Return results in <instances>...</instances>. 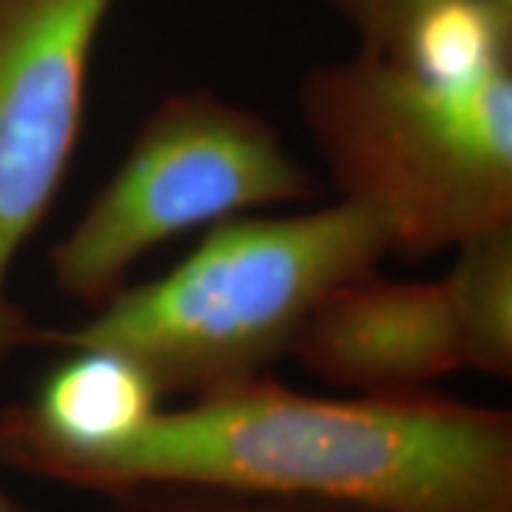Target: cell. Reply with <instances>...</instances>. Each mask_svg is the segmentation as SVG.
Instances as JSON below:
<instances>
[{"instance_id": "obj_1", "label": "cell", "mask_w": 512, "mask_h": 512, "mask_svg": "<svg viewBox=\"0 0 512 512\" xmlns=\"http://www.w3.org/2000/svg\"><path fill=\"white\" fill-rule=\"evenodd\" d=\"M32 478L109 495L194 484L350 512H512V413L410 393L316 396L268 373L160 407L126 444Z\"/></svg>"}, {"instance_id": "obj_2", "label": "cell", "mask_w": 512, "mask_h": 512, "mask_svg": "<svg viewBox=\"0 0 512 512\" xmlns=\"http://www.w3.org/2000/svg\"><path fill=\"white\" fill-rule=\"evenodd\" d=\"M393 254L373 208L336 200L211 225L168 274L123 285L74 328L40 333L60 350H109L143 367L163 396H200L268 373L333 288Z\"/></svg>"}, {"instance_id": "obj_3", "label": "cell", "mask_w": 512, "mask_h": 512, "mask_svg": "<svg viewBox=\"0 0 512 512\" xmlns=\"http://www.w3.org/2000/svg\"><path fill=\"white\" fill-rule=\"evenodd\" d=\"M296 109L339 200L384 217L396 256L512 222V66L444 86L356 49L302 74Z\"/></svg>"}, {"instance_id": "obj_4", "label": "cell", "mask_w": 512, "mask_h": 512, "mask_svg": "<svg viewBox=\"0 0 512 512\" xmlns=\"http://www.w3.org/2000/svg\"><path fill=\"white\" fill-rule=\"evenodd\" d=\"M279 128L211 89L165 97L49 254L63 296L97 308L154 248L202 225L316 200Z\"/></svg>"}, {"instance_id": "obj_5", "label": "cell", "mask_w": 512, "mask_h": 512, "mask_svg": "<svg viewBox=\"0 0 512 512\" xmlns=\"http://www.w3.org/2000/svg\"><path fill=\"white\" fill-rule=\"evenodd\" d=\"M120 0H0V376L43 328L12 268L49 217L86 117L97 43Z\"/></svg>"}, {"instance_id": "obj_6", "label": "cell", "mask_w": 512, "mask_h": 512, "mask_svg": "<svg viewBox=\"0 0 512 512\" xmlns=\"http://www.w3.org/2000/svg\"><path fill=\"white\" fill-rule=\"evenodd\" d=\"M291 353L345 393L427 390L464 370L444 282L384 279L376 271L333 288Z\"/></svg>"}, {"instance_id": "obj_7", "label": "cell", "mask_w": 512, "mask_h": 512, "mask_svg": "<svg viewBox=\"0 0 512 512\" xmlns=\"http://www.w3.org/2000/svg\"><path fill=\"white\" fill-rule=\"evenodd\" d=\"M163 393L109 350H66L32 399L0 410V464L32 476L43 461L106 453L146 427Z\"/></svg>"}, {"instance_id": "obj_8", "label": "cell", "mask_w": 512, "mask_h": 512, "mask_svg": "<svg viewBox=\"0 0 512 512\" xmlns=\"http://www.w3.org/2000/svg\"><path fill=\"white\" fill-rule=\"evenodd\" d=\"M441 276L456 322L464 370L512 376V222L487 228L450 251Z\"/></svg>"}, {"instance_id": "obj_9", "label": "cell", "mask_w": 512, "mask_h": 512, "mask_svg": "<svg viewBox=\"0 0 512 512\" xmlns=\"http://www.w3.org/2000/svg\"><path fill=\"white\" fill-rule=\"evenodd\" d=\"M390 57L444 86L512 66V0H430Z\"/></svg>"}, {"instance_id": "obj_10", "label": "cell", "mask_w": 512, "mask_h": 512, "mask_svg": "<svg viewBox=\"0 0 512 512\" xmlns=\"http://www.w3.org/2000/svg\"><path fill=\"white\" fill-rule=\"evenodd\" d=\"M100 512H350L296 498L234 493L194 484H137L103 495Z\"/></svg>"}, {"instance_id": "obj_11", "label": "cell", "mask_w": 512, "mask_h": 512, "mask_svg": "<svg viewBox=\"0 0 512 512\" xmlns=\"http://www.w3.org/2000/svg\"><path fill=\"white\" fill-rule=\"evenodd\" d=\"M430 0H328V6L348 23L359 40V52L390 55L410 20Z\"/></svg>"}, {"instance_id": "obj_12", "label": "cell", "mask_w": 512, "mask_h": 512, "mask_svg": "<svg viewBox=\"0 0 512 512\" xmlns=\"http://www.w3.org/2000/svg\"><path fill=\"white\" fill-rule=\"evenodd\" d=\"M0 512H37V510L26 507V504H20L18 498H12V495L0 487Z\"/></svg>"}]
</instances>
